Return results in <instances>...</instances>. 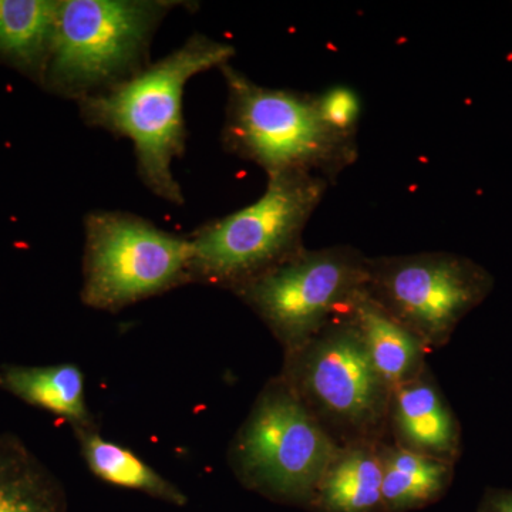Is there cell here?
Listing matches in <instances>:
<instances>
[{
  "label": "cell",
  "mask_w": 512,
  "mask_h": 512,
  "mask_svg": "<svg viewBox=\"0 0 512 512\" xmlns=\"http://www.w3.org/2000/svg\"><path fill=\"white\" fill-rule=\"evenodd\" d=\"M235 49L202 35L104 92L80 99L90 126L130 138L137 170L148 190L181 204L183 192L173 164L184 153L183 94L185 84L202 72L225 66Z\"/></svg>",
  "instance_id": "1"
},
{
  "label": "cell",
  "mask_w": 512,
  "mask_h": 512,
  "mask_svg": "<svg viewBox=\"0 0 512 512\" xmlns=\"http://www.w3.org/2000/svg\"><path fill=\"white\" fill-rule=\"evenodd\" d=\"M221 72L228 92L222 141L229 153L268 175L313 174L329 183L355 163L356 140L328 126L316 94L259 86L229 63Z\"/></svg>",
  "instance_id": "2"
},
{
  "label": "cell",
  "mask_w": 512,
  "mask_h": 512,
  "mask_svg": "<svg viewBox=\"0 0 512 512\" xmlns=\"http://www.w3.org/2000/svg\"><path fill=\"white\" fill-rule=\"evenodd\" d=\"M329 181L318 175H268L254 204L205 225L191 239V281L237 291L301 251L303 229Z\"/></svg>",
  "instance_id": "3"
},
{
  "label": "cell",
  "mask_w": 512,
  "mask_h": 512,
  "mask_svg": "<svg viewBox=\"0 0 512 512\" xmlns=\"http://www.w3.org/2000/svg\"><path fill=\"white\" fill-rule=\"evenodd\" d=\"M339 446L382 443L392 389L377 372L348 309L302 348L281 376Z\"/></svg>",
  "instance_id": "4"
},
{
  "label": "cell",
  "mask_w": 512,
  "mask_h": 512,
  "mask_svg": "<svg viewBox=\"0 0 512 512\" xmlns=\"http://www.w3.org/2000/svg\"><path fill=\"white\" fill-rule=\"evenodd\" d=\"M174 5L178 3L62 0L43 83L80 100L141 72L154 30Z\"/></svg>",
  "instance_id": "5"
},
{
  "label": "cell",
  "mask_w": 512,
  "mask_h": 512,
  "mask_svg": "<svg viewBox=\"0 0 512 512\" xmlns=\"http://www.w3.org/2000/svg\"><path fill=\"white\" fill-rule=\"evenodd\" d=\"M339 444L282 377L266 384L232 443L242 483L285 501H313Z\"/></svg>",
  "instance_id": "6"
},
{
  "label": "cell",
  "mask_w": 512,
  "mask_h": 512,
  "mask_svg": "<svg viewBox=\"0 0 512 512\" xmlns=\"http://www.w3.org/2000/svg\"><path fill=\"white\" fill-rule=\"evenodd\" d=\"M83 302L119 311L191 281V239L163 231L136 215H87Z\"/></svg>",
  "instance_id": "7"
},
{
  "label": "cell",
  "mask_w": 512,
  "mask_h": 512,
  "mask_svg": "<svg viewBox=\"0 0 512 512\" xmlns=\"http://www.w3.org/2000/svg\"><path fill=\"white\" fill-rule=\"evenodd\" d=\"M493 288V275L467 256L423 252L367 261V293L430 350L447 345Z\"/></svg>",
  "instance_id": "8"
},
{
  "label": "cell",
  "mask_w": 512,
  "mask_h": 512,
  "mask_svg": "<svg viewBox=\"0 0 512 512\" xmlns=\"http://www.w3.org/2000/svg\"><path fill=\"white\" fill-rule=\"evenodd\" d=\"M367 261L352 247L302 248L234 292L289 353L348 309L366 286Z\"/></svg>",
  "instance_id": "9"
},
{
  "label": "cell",
  "mask_w": 512,
  "mask_h": 512,
  "mask_svg": "<svg viewBox=\"0 0 512 512\" xmlns=\"http://www.w3.org/2000/svg\"><path fill=\"white\" fill-rule=\"evenodd\" d=\"M389 430L394 444L456 464L461 453V429L429 367L419 377L392 390Z\"/></svg>",
  "instance_id": "10"
},
{
  "label": "cell",
  "mask_w": 512,
  "mask_h": 512,
  "mask_svg": "<svg viewBox=\"0 0 512 512\" xmlns=\"http://www.w3.org/2000/svg\"><path fill=\"white\" fill-rule=\"evenodd\" d=\"M348 313L373 365L390 389L416 379L427 369L430 349L412 330L384 311L367 293L366 286L349 303Z\"/></svg>",
  "instance_id": "11"
},
{
  "label": "cell",
  "mask_w": 512,
  "mask_h": 512,
  "mask_svg": "<svg viewBox=\"0 0 512 512\" xmlns=\"http://www.w3.org/2000/svg\"><path fill=\"white\" fill-rule=\"evenodd\" d=\"M382 483L380 443L345 444L320 481L313 503L325 512H373L383 507Z\"/></svg>",
  "instance_id": "12"
},
{
  "label": "cell",
  "mask_w": 512,
  "mask_h": 512,
  "mask_svg": "<svg viewBox=\"0 0 512 512\" xmlns=\"http://www.w3.org/2000/svg\"><path fill=\"white\" fill-rule=\"evenodd\" d=\"M0 386L30 406L69 421L74 430L90 429L82 370L72 363L55 366H5Z\"/></svg>",
  "instance_id": "13"
},
{
  "label": "cell",
  "mask_w": 512,
  "mask_h": 512,
  "mask_svg": "<svg viewBox=\"0 0 512 512\" xmlns=\"http://www.w3.org/2000/svg\"><path fill=\"white\" fill-rule=\"evenodd\" d=\"M0 512H66L62 485L12 434L0 436Z\"/></svg>",
  "instance_id": "14"
},
{
  "label": "cell",
  "mask_w": 512,
  "mask_h": 512,
  "mask_svg": "<svg viewBox=\"0 0 512 512\" xmlns=\"http://www.w3.org/2000/svg\"><path fill=\"white\" fill-rule=\"evenodd\" d=\"M59 2L0 0V59L43 80Z\"/></svg>",
  "instance_id": "15"
},
{
  "label": "cell",
  "mask_w": 512,
  "mask_h": 512,
  "mask_svg": "<svg viewBox=\"0 0 512 512\" xmlns=\"http://www.w3.org/2000/svg\"><path fill=\"white\" fill-rule=\"evenodd\" d=\"M382 505L392 511L429 504L453 480L454 463L414 453L397 444L380 443Z\"/></svg>",
  "instance_id": "16"
},
{
  "label": "cell",
  "mask_w": 512,
  "mask_h": 512,
  "mask_svg": "<svg viewBox=\"0 0 512 512\" xmlns=\"http://www.w3.org/2000/svg\"><path fill=\"white\" fill-rule=\"evenodd\" d=\"M76 434L87 467L104 483L140 491L178 507L187 504V495L177 485L157 473L133 451L104 439L94 427L76 430Z\"/></svg>",
  "instance_id": "17"
},
{
  "label": "cell",
  "mask_w": 512,
  "mask_h": 512,
  "mask_svg": "<svg viewBox=\"0 0 512 512\" xmlns=\"http://www.w3.org/2000/svg\"><path fill=\"white\" fill-rule=\"evenodd\" d=\"M323 120L340 136L356 140L362 101L359 94L349 86H333L326 92L316 94Z\"/></svg>",
  "instance_id": "18"
},
{
  "label": "cell",
  "mask_w": 512,
  "mask_h": 512,
  "mask_svg": "<svg viewBox=\"0 0 512 512\" xmlns=\"http://www.w3.org/2000/svg\"><path fill=\"white\" fill-rule=\"evenodd\" d=\"M480 512H512V491H488L481 504Z\"/></svg>",
  "instance_id": "19"
}]
</instances>
